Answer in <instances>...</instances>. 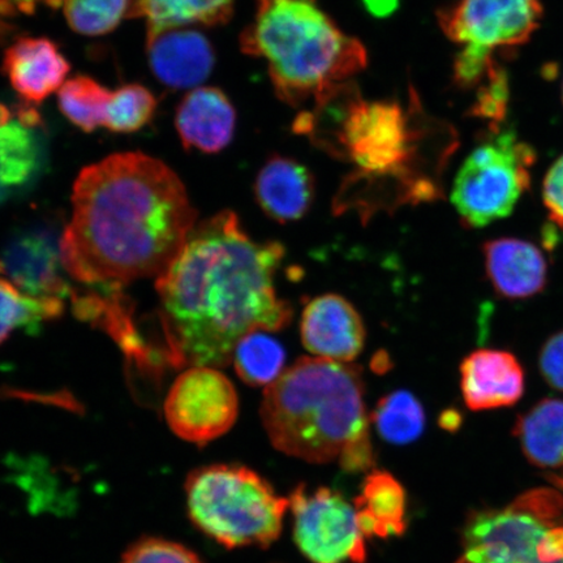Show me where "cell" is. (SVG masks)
<instances>
[{
	"label": "cell",
	"mask_w": 563,
	"mask_h": 563,
	"mask_svg": "<svg viewBox=\"0 0 563 563\" xmlns=\"http://www.w3.org/2000/svg\"><path fill=\"white\" fill-rule=\"evenodd\" d=\"M301 342L317 357L354 362L365 343V328L354 306L327 294L308 302L300 322Z\"/></svg>",
	"instance_id": "7c38bea8"
},
{
	"label": "cell",
	"mask_w": 563,
	"mask_h": 563,
	"mask_svg": "<svg viewBox=\"0 0 563 563\" xmlns=\"http://www.w3.org/2000/svg\"><path fill=\"white\" fill-rule=\"evenodd\" d=\"M73 207L60 241L63 266L77 282L110 291L158 278L197 224L179 176L139 152L82 168Z\"/></svg>",
	"instance_id": "7a4b0ae2"
},
{
	"label": "cell",
	"mask_w": 563,
	"mask_h": 563,
	"mask_svg": "<svg viewBox=\"0 0 563 563\" xmlns=\"http://www.w3.org/2000/svg\"><path fill=\"white\" fill-rule=\"evenodd\" d=\"M372 420L379 435L394 445L418 440L426 428L424 408L405 390L394 391L379 400Z\"/></svg>",
	"instance_id": "484cf974"
},
{
	"label": "cell",
	"mask_w": 563,
	"mask_h": 563,
	"mask_svg": "<svg viewBox=\"0 0 563 563\" xmlns=\"http://www.w3.org/2000/svg\"><path fill=\"white\" fill-rule=\"evenodd\" d=\"M514 435L534 466L563 467V399L539 400L517 420Z\"/></svg>",
	"instance_id": "44dd1931"
},
{
	"label": "cell",
	"mask_w": 563,
	"mask_h": 563,
	"mask_svg": "<svg viewBox=\"0 0 563 563\" xmlns=\"http://www.w3.org/2000/svg\"><path fill=\"white\" fill-rule=\"evenodd\" d=\"M63 267L60 243L46 230L21 232L0 256V273L33 297H68L70 288L63 278Z\"/></svg>",
	"instance_id": "4fadbf2b"
},
{
	"label": "cell",
	"mask_w": 563,
	"mask_h": 563,
	"mask_svg": "<svg viewBox=\"0 0 563 563\" xmlns=\"http://www.w3.org/2000/svg\"><path fill=\"white\" fill-rule=\"evenodd\" d=\"M58 0H0V37L11 30L9 20L32 15L41 3L55 4Z\"/></svg>",
	"instance_id": "836d02e7"
},
{
	"label": "cell",
	"mask_w": 563,
	"mask_h": 563,
	"mask_svg": "<svg viewBox=\"0 0 563 563\" xmlns=\"http://www.w3.org/2000/svg\"><path fill=\"white\" fill-rule=\"evenodd\" d=\"M355 509L365 538L399 537L406 530L405 489L384 471H375L367 477Z\"/></svg>",
	"instance_id": "ffe728a7"
},
{
	"label": "cell",
	"mask_w": 563,
	"mask_h": 563,
	"mask_svg": "<svg viewBox=\"0 0 563 563\" xmlns=\"http://www.w3.org/2000/svg\"><path fill=\"white\" fill-rule=\"evenodd\" d=\"M543 202L551 221L563 229V154L545 175Z\"/></svg>",
	"instance_id": "d6a6232c"
},
{
	"label": "cell",
	"mask_w": 563,
	"mask_h": 563,
	"mask_svg": "<svg viewBox=\"0 0 563 563\" xmlns=\"http://www.w3.org/2000/svg\"><path fill=\"white\" fill-rule=\"evenodd\" d=\"M241 47L266 63L276 93L295 108L320 100L368 63L362 42L343 33L316 0H257Z\"/></svg>",
	"instance_id": "277c9868"
},
{
	"label": "cell",
	"mask_w": 563,
	"mask_h": 563,
	"mask_svg": "<svg viewBox=\"0 0 563 563\" xmlns=\"http://www.w3.org/2000/svg\"><path fill=\"white\" fill-rule=\"evenodd\" d=\"M186 493L192 522L228 548L272 544L290 508V499L277 496L255 471L232 464L194 471Z\"/></svg>",
	"instance_id": "8992f818"
},
{
	"label": "cell",
	"mask_w": 563,
	"mask_h": 563,
	"mask_svg": "<svg viewBox=\"0 0 563 563\" xmlns=\"http://www.w3.org/2000/svg\"><path fill=\"white\" fill-rule=\"evenodd\" d=\"M260 208L279 223L301 220L314 199V178L298 161L272 157L260 170L255 183Z\"/></svg>",
	"instance_id": "d6986e66"
},
{
	"label": "cell",
	"mask_w": 563,
	"mask_h": 563,
	"mask_svg": "<svg viewBox=\"0 0 563 563\" xmlns=\"http://www.w3.org/2000/svg\"><path fill=\"white\" fill-rule=\"evenodd\" d=\"M284 257V245L253 241L232 211L196 224L157 278L168 361L224 367L246 334L286 328L292 308L276 290Z\"/></svg>",
	"instance_id": "6da1fadb"
},
{
	"label": "cell",
	"mask_w": 563,
	"mask_h": 563,
	"mask_svg": "<svg viewBox=\"0 0 563 563\" xmlns=\"http://www.w3.org/2000/svg\"><path fill=\"white\" fill-rule=\"evenodd\" d=\"M146 48L154 76L173 89L199 86L208 79L216 65L210 41L187 26L147 31Z\"/></svg>",
	"instance_id": "9a60e30c"
},
{
	"label": "cell",
	"mask_w": 563,
	"mask_h": 563,
	"mask_svg": "<svg viewBox=\"0 0 563 563\" xmlns=\"http://www.w3.org/2000/svg\"><path fill=\"white\" fill-rule=\"evenodd\" d=\"M122 563H202L185 545L164 539L147 538L137 541L125 552Z\"/></svg>",
	"instance_id": "4dcf8cb0"
},
{
	"label": "cell",
	"mask_w": 563,
	"mask_h": 563,
	"mask_svg": "<svg viewBox=\"0 0 563 563\" xmlns=\"http://www.w3.org/2000/svg\"><path fill=\"white\" fill-rule=\"evenodd\" d=\"M457 563H464V562H463V560H461V561H460V562H457Z\"/></svg>",
	"instance_id": "ab89813d"
},
{
	"label": "cell",
	"mask_w": 563,
	"mask_h": 563,
	"mask_svg": "<svg viewBox=\"0 0 563 563\" xmlns=\"http://www.w3.org/2000/svg\"><path fill=\"white\" fill-rule=\"evenodd\" d=\"M19 121L20 124H23L26 129H32V126L41 123V117L32 106H24L23 109L19 110Z\"/></svg>",
	"instance_id": "d590c367"
},
{
	"label": "cell",
	"mask_w": 563,
	"mask_h": 563,
	"mask_svg": "<svg viewBox=\"0 0 563 563\" xmlns=\"http://www.w3.org/2000/svg\"><path fill=\"white\" fill-rule=\"evenodd\" d=\"M7 188H4L3 186H0V201H2L5 197V191Z\"/></svg>",
	"instance_id": "74e56055"
},
{
	"label": "cell",
	"mask_w": 563,
	"mask_h": 563,
	"mask_svg": "<svg viewBox=\"0 0 563 563\" xmlns=\"http://www.w3.org/2000/svg\"><path fill=\"white\" fill-rule=\"evenodd\" d=\"M263 330L252 332L238 342L232 354L238 376L250 386H269L284 373L286 352L284 346Z\"/></svg>",
	"instance_id": "cb8c5ba5"
},
{
	"label": "cell",
	"mask_w": 563,
	"mask_h": 563,
	"mask_svg": "<svg viewBox=\"0 0 563 563\" xmlns=\"http://www.w3.org/2000/svg\"><path fill=\"white\" fill-rule=\"evenodd\" d=\"M539 369L549 386L563 393V330L549 336L541 346Z\"/></svg>",
	"instance_id": "1f68e13d"
},
{
	"label": "cell",
	"mask_w": 563,
	"mask_h": 563,
	"mask_svg": "<svg viewBox=\"0 0 563 563\" xmlns=\"http://www.w3.org/2000/svg\"><path fill=\"white\" fill-rule=\"evenodd\" d=\"M235 0H133L132 16L145 18L147 31L192 24L217 26L229 23Z\"/></svg>",
	"instance_id": "7402d4cb"
},
{
	"label": "cell",
	"mask_w": 563,
	"mask_h": 563,
	"mask_svg": "<svg viewBox=\"0 0 563 563\" xmlns=\"http://www.w3.org/2000/svg\"><path fill=\"white\" fill-rule=\"evenodd\" d=\"M483 253L485 271L499 297L525 300L545 290L548 262L537 244L519 238H498L485 243Z\"/></svg>",
	"instance_id": "2e32d148"
},
{
	"label": "cell",
	"mask_w": 563,
	"mask_h": 563,
	"mask_svg": "<svg viewBox=\"0 0 563 563\" xmlns=\"http://www.w3.org/2000/svg\"><path fill=\"white\" fill-rule=\"evenodd\" d=\"M12 112L5 104L0 103V129L11 123Z\"/></svg>",
	"instance_id": "8d00e7d4"
},
{
	"label": "cell",
	"mask_w": 563,
	"mask_h": 563,
	"mask_svg": "<svg viewBox=\"0 0 563 563\" xmlns=\"http://www.w3.org/2000/svg\"><path fill=\"white\" fill-rule=\"evenodd\" d=\"M294 538L302 554L313 563H364L365 534L355 506L328 488L308 492L305 485L290 498Z\"/></svg>",
	"instance_id": "30bf717a"
},
{
	"label": "cell",
	"mask_w": 563,
	"mask_h": 563,
	"mask_svg": "<svg viewBox=\"0 0 563 563\" xmlns=\"http://www.w3.org/2000/svg\"><path fill=\"white\" fill-rule=\"evenodd\" d=\"M157 100L150 89L130 84L112 91L106 129L118 133L136 132L156 114Z\"/></svg>",
	"instance_id": "83f0119b"
},
{
	"label": "cell",
	"mask_w": 563,
	"mask_h": 563,
	"mask_svg": "<svg viewBox=\"0 0 563 563\" xmlns=\"http://www.w3.org/2000/svg\"><path fill=\"white\" fill-rule=\"evenodd\" d=\"M478 87H481V93L477 96L473 114L487 119L490 125L503 124L509 103L508 75L497 63L487 79Z\"/></svg>",
	"instance_id": "f546056e"
},
{
	"label": "cell",
	"mask_w": 563,
	"mask_h": 563,
	"mask_svg": "<svg viewBox=\"0 0 563 563\" xmlns=\"http://www.w3.org/2000/svg\"><path fill=\"white\" fill-rule=\"evenodd\" d=\"M164 408L167 424L178 438L206 445L234 426L239 398L222 372L194 365L175 379Z\"/></svg>",
	"instance_id": "8fae6325"
},
{
	"label": "cell",
	"mask_w": 563,
	"mask_h": 563,
	"mask_svg": "<svg viewBox=\"0 0 563 563\" xmlns=\"http://www.w3.org/2000/svg\"><path fill=\"white\" fill-rule=\"evenodd\" d=\"M62 312L63 299L33 297L10 279L0 277V344L16 329L37 334L42 323Z\"/></svg>",
	"instance_id": "603a6c76"
},
{
	"label": "cell",
	"mask_w": 563,
	"mask_h": 563,
	"mask_svg": "<svg viewBox=\"0 0 563 563\" xmlns=\"http://www.w3.org/2000/svg\"><path fill=\"white\" fill-rule=\"evenodd\" d=\"M38 166V147L32 132L20 123L0 129V186H23Z\"/></svg>",
	"instance_id": "4316f807"
},
{
	"label": "cell",
	"mask_w": 563,
	"mask_h": 563,
	"mask_svg": "<svg viewBox=\"0 0 563 563\" xmlns=\"http://www.w3.org/2000/svg\"><path fill=\"white\" fill-rule=\"evenodd\" d=\"M112 91L88 76H77L58 90L59 109L70 123L86 132L106 126Z\"/></svg>",
	"instance_id": "d4e9b609"
},
{
	"label": "cell",
	"mask_w": 563,
	"mask_h": 563,
	"mask_svg": "<svg viewBox=\"0 0 563 563\" xmlns=\"http://www.w3.org/2000/svg\"><path fill=\"white\" fill-rule=\"evenodd\" d=\"M263 424L274 448L312 463L372 466L362 371L322 357H301L266 387Z\"/></svg>",
	"instance_id": "3957f363"
},
{
	"label": "cell",
	"mask_w": 563,
	"mask_h": 563,
	"mask_svg": "<svg viewBox=\"0 0 563 563\" xmlns=\"http://www.w3.org/2000/svg\"><path fill=\"white\" fill-rule=\"evenodd\" d=\"M129 5L130 0H63V12L75 32L95 37L114 31Z\"/></svg>",
	"instance_id": "f1b7e54d"
},
{
	"label": "cell",
	"mask_w": 563,
	"mask_h": 563,
	"mask_svg": "<svg viewBox=\"0 0 563 563\" xmlns=\"http://www.w3.org/2000/svg\"><path fill=\"white\" fill-rule=\"evenodd\" d=\"M461 389L470 410L510 407L523 397L526 372L509 351L476 350L461 364Z\"/></svg>",
	"instance_id": "5bb4252c"
},
{
	"label": "cell",
	"mask_w": 563,
	"mask_h": 563,
	"mask_svg": "<svg viewBox=\"0 0 563 563\" xmlns=\"http://www.w3.org/2000/svg\"><path fill=\"white\" fill-rule=\"evenodd\" d=\"M351 82L328 91L316 108L295 122V132L311 136L334 156L357 167L365 186H406L411 201L439 196L440 188L413 176L418 161V131L397 102L364 101Z\"/></svg>",
	"instance_id": "5b68a950"
},
{
	"label": "cell",
	"mask_w": 563,
	"mask_h": 563,
	"mask_svg": "<svg viewBox=\"0 0 563 563\" xmlns=\"http://www.w3.org/2000/svg\"><path fill=\"white\" fill-rule=\"evenodd\" d=\"M175 124L187 150L218 153L234 137L236 111L221 89L196 88L183 98Z\"/></svg>",
	"instance_id": "ac0fdd59"
},
{
	"label": "cell",
	"mask_w": 563,
	"mask_h": 563,
	"mask_svg": "<svg viewBox=\"0 0 563 563\" xmlns=\"http://www.w3.org/2000/svg\"><path fill=\"white\" fill-rule=\"evenodd\" d=\"M365 9L377 18L391 15L398 9V0H363Z\"/></svg>",
	"instance_id": "e575fe53"
},
{
	"label": "cell",
	"mask_w": 563,
	"mask_h": 563,
	"mask_svg": "<svg viewBox=\"0 0 563 563\" xmlns=\"http://www.w3.org/2000/svg\"><path fill=\"white\" fill-rule=\"evenodd\" d=\"M543 16L540 0H457L439 13V23L460 53L490 60L497 51L527 44Z\"/></svg>",
	"instance_id": "9c48e42d"
},
{
	"label": "cell",
	"mask_w": 563,
	"mask_h": 563,
	"mask_svg": "<svg viewBox=\"0 0 563 563\" xmlns=\"http://www.w3.org/2000/svg\"><path fill=\"white\" fill-rule=\"evenodd\" d=\"M563 499L528 492L501 510L476 514L464 531V563H563Z\"/></svg>",
	"instance_id": "52a82bcc"
},
{
	"label": "cell",
	"mask_w": 563,
	"mask_h": 563,
	"mask_svg": "<svg viewBox=\"0 0 563 563\" xmlns=\"http://www.w3.org/2000/svg\"><path fill=\"white\" fill-rule=\"evenodd\" d=\"M562 102H563V81H562Z\"/></svg>",
	"instance_id": "f35d334b"
},
{
	"label": "cell",
	"mask_w": 563,
	"mask_h": 563,
	"mask_svg": "<svg viewBox=\"0 0 563 563\" xmlns=\"http://www.w3.org/2000/svg\"><path fill=\"white\" fill-rule=\"evenodd\" d=\"M2 69L25 101L40 103L63 87L70 66L53 41L24 37L7 48Z\"/></svg>",
	"instance_id": "e0dca14e"
},
{
	"label": "cell",
	"mask_w": 563,
	"mask_h": 563,
	"mask_svg": "<svg viewBox=\"0 0 563 563\" xmlns=\"http://www.w3.org/2000/svg\"><path fill=\"white\" fill-rule=\"evenodd\" d=\"M537 159L533 146L511 129L490 125L455 176L452 202L461 221L481 229L511 216L531 187Z\"/></svg>",
	"instance_id": "ba28073f"
}]
</instances>
